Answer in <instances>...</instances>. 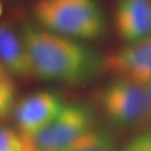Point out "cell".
<instances>
[{"label": "cell", "instance_id": "9a60e30c", "mask_svg": "<svg viewBox=\"0 0 151 151\" xmlns=\"http://www.w3.org/2000/svg\"><path fill=\"white\" fill-rule=\"evenodd\" d=\"M4 75H9V74L7 73V70L4 68V66L0 63V76H4Z\"/></svg>", "mask_w": 151, "mask_h": 151}, {"label": "cell", "instance_id": "6da1fadb", "mask_svg": "<svg viewBox=\"0 0 151 151\" xmlns=\"http://www.w3.org/2000/svg\"><path fill=\"white\" fill-rule=\"evenodd\" d=\"M20 36L32 74L43 80L81 83L100 67L97 55L72 38L29 25L22 28Z\"/></svg>", "mask_w": 151, "mask_h": 151}, {"label": "cell", "instance_id": "7a4b0ae2", "mask_svg": "<svg viewBox=\"0 0 151 151\" xmlns=\"http://www.w3.org/2000/svg\"><path fill=\"white\" fill-rule=\"evenodd\" d=\"M34 15L47 30L72 39H96L105 30L96 0H36Z\"/></svg>", "mask_w": 151, "mask_h": 151}, {"label": "cell", "instance_id": "5b68a950", "mask_svg": "<svg viewBox=\"0 0 151 151\" xmlns=\"http://www.w3.org/2000/svg\"><path fill=\"white\" fill-rule=\"evenodd\" d=\"M102 65L118 78L146 85L151 81V36L114 52Z\"/></svg>", "mask_w": 151, "mask_h": 151}, {"label": "cell", "instance_id": "2e32d148", "mask_svg": "<svg viewBox=\"0 0 151 151\" xmlns=\"http://www.w3.org/2000/svg\"><path fill=\"white\" fill-rule=\"evenodd\" d=\"M1 12H2V5H1V2H0V15H1Z\"/></svg>", "mask_w": 151, "mask_h": 151}, {"label": "cell", "instance_id": "8fae6325", "mask_svg": "<svg viewBox=\"0 0 151 151\" xmlns=\"http://www.w3.org/2000/svg\"><path fill=\"white\" fill-rule=\"evenodd\" d=\"M24 147V135L8 128H0V151H22Z\"/></svg>", "mask_w": 151, "mask_h": 151}, {"label": "cell", "instance_id": "8992f818", "mask_svg": "<svg viewBox=\"0 0 151 151\" xmlns=\"http://www.w3.org/2000/svg\"><path fill=\"white\" fill-rule=\"evenodd\" d=\"M60 97L50 92H38L22 99L15 109V119L22 135L36 133L63 109Z\"/></svg>", "mask_w": 151, "mask_h": 151}, {"label": "cell", "instance_id": "30bf717a", "mask_svg": "<svg viewBox=\"0 0 151 151\" xmlns=\"http://www.w3.org/2000/svg\"><path fill=\"white\" fill-rule=\"evenodd\" d=\"M15 87L9 75L0 76V118H4L12 108Z\"/></svg>", "mask_w": 151, "mask_h": 151}, {"label": "cell", "instance_id": "9c48e42d", "mask_svg": "<svg viewBox=\"0 0 151 151\" xmlns=\"http://www.w3.org/2000/svg\"><path fill=\"white\" fill-rule=\"evenodd\" d=\"M65 151H116V142L110 131L92 128Z\"/></svg>", "mask_w": 151, "mask_h": 151}, {"label": "cell", "instance_id": "277c9868", "mask_svg": "<svg viewBox=\"0 0 151 151\" xmlns=\"http://www.w3.org/2000/svg\"><path fill=\"white\" fill-rule=\"evenodd\" d=\"M100 103L105 115L118 125H134L148 118V95L143 84L118 78L102 91Z\"/></svg>", "mask_w": 151, "mask_h": 151}, {"label": "cell", "instance_id": "52a82bcc", "mask_svg": "<svg viewBox=\"0 0 151 151\" xmlns=\"http://www.w3.org/2000/svg\"><path fill=\"white\" fill-rule=\"evenodd\" d=\"M114 25L121 39L128 44L151 36V0H118Z\"/></svg>", "mask_w": 151, "mask_h": 151}, {"label": "cell", "instance_id": "5bb4252c", "mask_svg": "<svg viewBox=\"0 0 151 151\" xmlns=\"http://www.w3.org/2000/svg\"><path fill=\"white\" fill-rule=\"evenodd\" d=\"M24 138H25V147H24V149H22V151H37L29 142H28V140L26 139V137H24Z\"/></svg>", "mask_w": 151, "mask_h": 151}, {"label": "cell", "instance_id": "3957f363", "mask_svg": "<svg viewBox=\"0 0 151 151\" xmlns=\"http://www.w3.org/2000/svg\"><path fill=\"white\" fill-rule=\"evenodd\" d=\"M93 113L82 104L64 105L46 127L26 137L37 151H65L92 129Z\"/></svg>", "mask_w": 151, "mask_h": 151}, {"label": "cell", "instance_id": "7c38bea8", "mask_svg": "<svg viewBox=\"0 0 151 151\" xmlns=\"http://www.w3.org/2000/svg\"><path fill=\"white\" fill-rule=\"evenodd\" d=\"M121 151H151V131L137 135Z\"/></svg>", "mask_w": 151, "mask_h": 151}, {"label": "cell", "instance_id": "4fadbf2b", "mask_svg": "<svg viewBox=\"0 0 151 151\" xmlns=\"http://www.w3.org/2000/svg\"><path fill=\"white\" fill-rule=\"evenodd\" d=\"M147 95H148V118L151 120V81L146 84Z\"/></svg>", "mask_w": 151, "mask_h": 151}, {"label": "cell", "instance_id": "ba28073f", "mask_svg": "<svg viewBox=\"0 0 151 151\" xmlns=\"http://www.w3.org/2000/svg\"><path fill=\"white\" fill-rule=\"evenodd\" d=\"M0 63L8 74L28 77L34 75L27 52L10 22H0Z\"/></svg>", "mask_w": 151, "mask_h": 151}]
</instances>
